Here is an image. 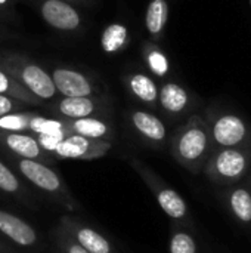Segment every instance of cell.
Returning <instances> with one entry per match:
<instances>
[{
  "label": "cell",
  "mask_w": 251,
  "mask_h": 253,
  "mask_svg": "<svg viewBox=\"0 0 251 253\" xmlns=\"http://www.w3.org/2000/svg\"><path fill=\"white\" fill-rule=\"evenodd\" d=\"M215 151L209 126L203 116H192L172 139V154L192 173H201Z\"/></svg>",
  "instance_id": "1"
},
{
  "label": "cell",
  "mask_w": 251,
  "mask_h": 253,
  "mask_svg": "<svg viewBox=\"0 0 251 253\" xmlns=\"http://www.w3.org/2000/svg\"><path fill=\"white\" fill-rule=\"evenodd\" d=\"M215 148L251 147V125L231 108L210 107L203 116Z\"/></svg>",
  "instance_id": "2"
},
{
  "label": "cell",
  "mask_w": 251,
  "mask_h": 253,
  "mask_svg": "<svg viewBox=\"0 0 251 253\" xmlns=\"http://www.w3.org/2000/svg\"><path fill=\"white\" fill-rule=\"evenodd\" d=\"M250 168L251 147L215 148L203 172L216 185L231 187L241 182Z\"/></svg>",
  "instance_id": "3"
},
{
  "label": "cell",
  "mask_w": 251,
  "mask_h": 253,
  "mask_svg": "<svg viewBox=\"0 0 251 253\" xmlns=\"http://www.w3.org/2000/svg\"><path fill=\"white\" fill-rule=\"evenodd\" d=\"M132 165L136 169L138 175L143 179L146 187L151 190L161 211L175 221H180V222L186 221L189 216V211L183 197L176 190L169 187L158 175H155L149 168H146L141 162L133 160Z\"/></svg>",
  "instance_id": "4"
},
{
  "label": "cell",
  "mask_w": 251,
  "mask_h": 253,
  "mask_svg": "<svg viewBox=\"0 0 251 253\" xmlns=\"http://www.w3.org/2000/svg\"><path fill=\"white\" fill-rule=\"evenodd\" d=\"M18 170L28 179L33 185H36L38 190L52 194L53 197L58 199V202L67 205V206H74V199L71 193L68 191L67 185L64 184L62 178L49 166L38 160H30V159H21L18 160Z\"/></svg>",
  "instance_id": "5"
},
{
  "label": "cell",
  "mask_w": 251,
  "mask_h": 253,
  "mask_svg": "<svg viewBox=\"0 0 251 253\" xmlns=\"http://www.w3.org/2000/svg\"><path fill=\"white\" fill-rule=\"evenodd\" d=\"M111 150V144L102 139H90L77 133L67 135L53 154L59 159H75V160H93L105 156Z\"/></svg>",
  "instance_id": "6"
},
{
  "label": "cell",
  "mask_w": 251,
  "mask_h": 253,
  "mask_svg": "<svg viewBox=\"0 0 251 253\" xmlns=\"http://www.w3.org/2000/svg\"><path fill=\"white\" fill-rule=\"evenodd\" d=\"M61 224L65 230V234H68L71 239H74L89 253H114L111 243L96 230H93L70 216H62Z\"/></svg>",
  "instance_id": "7"
},
{
  "label": "cell",
  "mask_w": 251,
  "mask_h": 253,
  "mask_svg": "<svg viewBox=\"0 0 251 253\" xmlns=\"http://www.w3.org/2000/svg\"><path fill=\"white\" fill-rule=\"evenodd\" d=\"M41 16L50 27L62 31H71L80 25L78 12L62 0H46L41 6Z\"/></svg>",
  "instance_id": "8"
},
{
  "label": "cell",
  "mask_w": 251,
  "mask_h": 253,
  "mask_svg": "<svg viewBox=\"0 0 251 253\" xmlns=\"http://www.w3.org/2000/svg\"><path fill=\"white\" fill-rule=\"evenodd\" d=\"M158 99L161 107L172 116H180L194 105L192 93L186 87L175 82L163 84L161 90L158 92Z\"/></svg>",
  "instance_id": "9"
},
{
  "label": "cell",
  "mask_w": 251,
  "mask_h": 253,
  "mask_svg": "<svg viewBox=\"0 0 251 253\" xmlns=\"http://www.w3.org/2000/svg\"><path fill=\"white\" fill-rule=\"evenodd\" d=\"M0 233L19 246H34L37 243L36 230L24 219L0 211Z\"/></svg>",
  "instance_id": "10"
},
{
  "label": "cell",
  "mask_w": 251,
  "mask_h": 253,
  "mask_svg": "<svg viewBox=\"0 0 251 253\" xmlns=\"http://www.w3.org/2000/svg\"><path fill=\"white\" fill-rule=\"evenodd\" d=\"M52 80L55 87L65 96H89L93 90L89 80L74 70L58 68L53 71Z\"/></svg>",
  "instance_id": "11"
},
{
  "label": "cell",
  "mask_w": 251,
  "mask_h": 253,
  "mask_svg": "<svg viewBox=\"0 0 251 253\" xmlns=\"http://www.w3.org/2000/svg\"><path fill=\"white\" fill-rule=\"evenodd\" d=\"M21 79L22 83L28 87V90L38 98L50 99L56 93V87L53 84L52 77L37 65H25L21 70Z\"/></svg>",
  "instance_id": "12"
},
{
  "label": "cell",
  "mask_w": 251,
  "mask_h": 253,
  "mask_svg": "<svg viewBox=\"0 0 251 253\" xmlns=\"http://www.w3.org/2000/svg\"><path fill=\"white\" fill-rule=\"evenodd\" d=\"M132 122H133L135 127L138 129V132L148 141L155 142V144L164 142V139L167 136L166 126L154 114H149L146 111H136L132 116Z\"/></svg>",
  "instance_id": "13"
},
{
  "label": "cell",
  "mask_w": 251,
  "mask_h": 253,
  "mask_svg": "<svg viewBox=\"0 0 251 253\" xmlns=\"http://www.w3.org/2000/svg\"><path fill=\"white\" fill-rule=\"evenodd\" d=\"M4 145L13 151L21 159H30V160H40L43 157L41 147L38 145L37 139L27 133L21 132H9L3 138Z\"/></svg>",
  "instance_id": "14"
},
{
  "label": "cell",
  "mask_w": 251,
  "mask_h": 253,
  "mask_svg": "<svg viewBox=\"0 0 251 253\" xmlns=\"http://www.w3.org/2000/svg\"><path fill=\"white\" fill-rule=\"evenodd\" d=\"M226 202L229 211L241 224H251V191L249 187H234L226 194Z\"/></svg>",
  "instance_id": "15"
},
{
  "label": "cell",
  "mask_w": 251,
  "mask_h": 253,
  "mask_svg": "<svg viewBox=\"0 0 251 253\" xmlns=\"http://www.w3.org/2000/svg\"><path fill=\"white\" fill-rule=\"evenodd\" d=\"M167 18H169L167 0H151L145 16V24L148 31L152 36H160L167 24Z\"/></svg>",
  "instance_id": "16"
},
{
  "label": "cell",
  "mask_w": 251,
  "mask_h": 253,
  "mask_svg": "<svg viewBox=\"0 0 251 253\" xmlns=\"http://www.w3.org/2000/svg\"><path fill=\"white\" fill-rule=\"evenodd\" d=\"M58 108L64 116L77 120L89 117L95 110V104L87 96H65Z\"/></svg>",
  "instance_id": "17"
},
{
  "label": "cell",
  "mask_w": 251,
  "mask_h": 253,
  "mask_svg": "<svg viewBox=\"0 0 251 253\" xmlns=\"http://www.w3.org/2000/svg\"><path fill=\"white\" fill-rule=\"evenodd\" d=\"M71 130L77 135L90 138V139H102L104 136L108 135L109 127L108 125H105L104 122L98 120V119H77L72 125H71Z\"/></svg>",
  "instance_id": "18"
},
{
  "label": "cell",
  "mask_w": 251,
  "mask_h": 253,
  "mask_svg": "<svg viewBox=\"0 0 251 253\" xmlns=\"http://www.w3.org/2000/svg\"><path fill=\"white\" fill-rule=\"evenodd\" d=\"M130 89L143 102L154 104L158 99V87L155 82L145 74H135L130 79Z\"/></svg>",
  "instance_id": "19"
},
{
  "label": "cell",
  "mask_w": 251,
  "mask_h": 253,
  "mask_svg": "<svg viewBox=\"0 0 251 253\" xmlns=\"http://www.w3.org/2000/svg\"><path fill=\"white\" fill-rule=\"evenodd\" d=\"M127 28L123 24H111L105 28L101 43H102V49L108 53L117 52L120 50L126 42H127Z\"/></svg>",
  "instance_id": "20"
},
{
  "label": "cell",
  "mask_w": 251,
  "mask_h": 253,
  "mask_svg": "<svg viewBox=\"0 0 251 253\" xmlns=\"http://www.w3.org/2000/svg\"><path fill=\"white\" fill-rule=\"evenodd\" d=\"M28 129L33 130L37 135H59V133H67V127L62 122L53 120V119H46L40 116H34L30 119Z\"/></svg>",
  "instance_id": "21"
},
{
  "label": "cell",
  "mask_w": 251,
  "mask_h": 253,
  "mask_svg": "<svg viewBox=\"0 0 251 253\" xmlns=\"http://www.w3.org/2000/svg\"><path fill=\"white\" fill-rule=\"evenodd\" d=\"M170 253H197V242L186 231H176L170 237Z\"/></svg>",
  "instance_id": "22"
},
{
  "label": "cell",
  "mask_w": 251,
  "mask_h": 253,
  "mask_svg": "<svg viewBox=\"0 0 251 253\" xmlns=\"http://www.w3.org/2000/svg\"><path fill=\"white\" fill-rule=\"evenodd\" d=\"M0 190L7 194H19L22 191L21 182L16 175L0 162Z\"/></svg>",
  "instance_id": "23"
},
{
  "label": "cell",
  "mask_w": 251,
  "mask_h": 253,
  "mask_svg": "<svg viewBox=\"0 0 251 253\" xmlns=\"http://www.w3.org/2000/svg\"><path fill=\"white\" fill-rule=\"evenodd\" d=\"M30 116L28 114H4L0 117V129L9 130V132H21L28 129L30 125Z\"/></svg>",
  "instance_id": "24"
},
{
  "label": "cell",
  "mask_w": 251,
  "mask_h": 253,
  "mask_svg": "<svg viewBox=\"0 0 251 253\" xmlns=\"http://www.w3.org/2000/svg\"><path fill=\"white\" fill-rule=\"evenodd\" d=\"M146 61H148V65L151 68V71L158 76V77H164L167 76L169 70H170V64H169V59L167 56L158 50V49H152L148 52V56H146Z\"/></svg>",
  "instance_id": "25"
},
{
  "label": "cell",
  "mask_w": 251,
  "mask_h": 253,
  "mask_svg": "<svg viewBox=\"0 0 251 253\" xmlns=\"http://www.w3.org/2000/svg\"><path fill=\"white\" fill-rule=\"evenodd\" d=\"M7 92L13 93L15 96H19V98H22V99H30L28 93H27V92L24 93V92L15 84V82H12V80L0 70V93L3 95V93H7Z\"/></svg>",
  "instance_id": "26"
},
{
  "label": "cell",
  "mask_w": 251,
  "mask_h": 253,
  "mask_svg": "<svg viewBox=\"0 0 251 253\" xmlns=\"http://www.w3.org/2000/svg\"><path fill=\"white\" fill-rule=\"evenodd\" d=\"M67 136V133H59V135H38L37 142L41 147V150L53 153L56 150V147L59 145V142Z\"/></svg>",
  "instance_id": "27"
},
{
  "label": "cell",
  "mask_w": 251,
  "mask_h": 253,
  "mask_svg": "<svg viewBox=\"0 0 251 253\" xmlns=\"http://www.w3.org/2000/svg\"><path fill=\"white\" fill-rule=\"evenodd\" d=\"M64 253H89L84 248H81L74 239H71L68 234H67V239H65V246H64Z\"/></svg>",
  "instance_id": "28"
},
{
  "label": "cell",
  "mask_w": 251,
  "mask_h": 253,
  "mask_svg": "<svg viewBox=\"0 0 251 253\" xmlns=\"http://www.w3.org/2000/svg\"><path fill=\"white\" fill-rule=\"evenodd\" d=\"M12 108H13V102L7 96L0 93V117L4 114H9L12 111Z\"/></svg>",
  "instance_id": "29"
},
{
  "label": "cell",
  "mask_w": 251,
  "mask_h": 253,
  "mask_svg": "<svg viewBox=\"0 0 251 253\" xmlns=\"http://www.w3.org/2000/svg\"><path fill=\"white\" fill-rule=\"evenodd\" d=\"M249 187H250V191H251V178H250V182H249Z\"/></svg>",
  "instance_id": "30"
},
{
  "label": "cell",
  "mask_w": 251,
  "mask_h": 253,
  "mask_svg": "<svg viewBox=\"0 0 251 253\" xmlns=\"http://www.w3.org/2000/svg\"><path fill=\"white\" fill-rule=\"evenodd\" d=\"M250 3H251V0H250Z\"/></svg>",
  "instance_id": "31"
}]
</instances>
